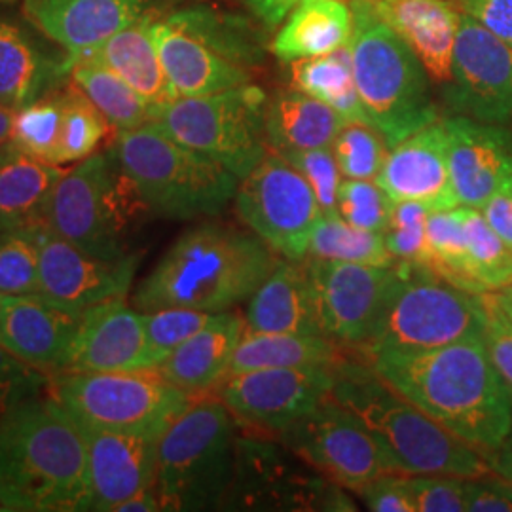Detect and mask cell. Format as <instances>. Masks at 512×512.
I'll use <instances>...</instances> for the list:
<instances>
[{"mask_svg": "<svg viewBox=\"0 0 512 512\" xmlns=\"http://www.w3.org/2000/svg\"><path fill=\"white\" fill-rule=\"evenodd\" d=\"M88 452L73 414L50 391L0 418L2 511H92Z\"/></svg>", "mask_w": 512, "mask_h": 512, "instance_id": "6da1fadb", "label": "cell"}, {"mask_svg": "<svg viewBox=\"0 0 512 512\" xmlns=\"http://www.w3.org/2000/svg\"><path fill=\"white\" fill-rule=\"evenodd\" d=\"M366 363L431 420L478 452L509 439L511 395L482 338L414 355H378Z\"/></svg>", "mask_w": 512, "mask_h": 512, "instance_id": "7a4b0ae2", "label": "cell"}, {"mask_svg": "<svg viewBox=\"0 0 512 512\" xmlns=\"http://www.w3.org/2000/svg\"><path fill=\"white\" fill-rule=\"evenodd\" d=\"M281 256L251 232L207 220L177 239L133 296L139 311L162 308L222 313L249 302Z\"/></svg>", "mask_w": 512, "mask_h": 512, "instance_id": "3957f363", "label": "cell"}, {"mask_svg": "<svg viewBox=\"0 0 512 512\" xmlns=\"http://www.w3.org/2000/svg\"><path fill=\"white\" fill-rule=\"evenodd\" d=\"M330 397L365 423L399 475H494L476 448L431 420L357 355L334 365Z\"/></svg>", "mask_w": 512, "mask_h": 512, "instance_id": "277c9868", "label": "cell"}, {"mask_svg": "<svg viewBox=\"0 0 512 512\" xmlns=\"http://www.w3.org/2000/svg\"><path fill=\"white\" fill-rule=\"evenodd\" d=\"M150 31L177 97L251 84L264 63L266 40L253 21L207 4L154 16Z\"/></svg>", "mask_w": 512, "mask_h": 512, "instance_id": "5b68a950", "label": "cell"}, {"mask_svg": "<svg viewBox=\"0 0 512 512\" xmlns=\"http://www.w3.org/2000/svg\"><path fill=\"white\" fill-rule=\"evenodd\" d=\"M349 8L355 86L370 122L393 148L440 120L433 82L372 0H351Z\"/></svg>", "mask_w": 512, "mask_h": 512, "instance_id": "8992f818", "label": "cell"}, {"mask_svg": "<svg viewBox=\"0 0 512 512\" xmlns=\"http://www.w3.org/2000/svg\"><path fill=\"white\" fill-rule=\"evenodd\" d=\"M109 152L152 215L171 220L217 217L234 202L238 177L177 143L156 122L114 131Z\"/></svg>", "mask_w": 512, "mask_h": 512, "instance_id": "52a82bcc", "label": "cell"}, {"mask_svg": "<svg viewBox=\"0 0 512 512\" xmlns=\"http://www.w3.org/2000/svg\"><path fill=\"white\" fill-rule=\"evenodd\" d=\"M239 425L219 397H196L156 444V494L162 511H222Z\"/></svg>", "mask_w": 512, "mask_h": 512, "instance_id": "ba28073f", "label": "cell"}, {"mask_svg": "<svg viewBox=\"0 0 512 512\" xmlns=\"http://www.w3.org/2000/svg\"><path fill=\"white\" fill-rule=\"evenodd\" d=\"M401 279L365 344L353 355H414L482 338V294L469 293L418 264H403Z\"/></svg>", "mask_w": 512, "mask_h": 512, "instance_id": "9c48e42d", "label": "cell"}, {"mask_svg": "<svg viewBox=\"0 0 512 512\" xmlns=\"http://www.w3.org/2000/svg\"><path fill=\"white\" fill-rule=\"evenodd\" d=\"M48 391L82 423L154 440L194 401L158 368L57 372Z\"/></svg>", "mask_w": 512, "mask_h": 512, "instance_id": "30bf717a", "label": "cell"}, {"mask_svg": "<svg viewBox=\"0 0 512 512\" xmlns=\"http://www.w3.org/2000/svg\"><path fill=\"white\" fill-rule=\"evenodd\" d=\"M139 211H147L128 177L109 154H92L65 169L46 211V228L101 258L126 256L124 236Z\"/></svg>", "mask_w": 512, "mask_h": 512, "instance_id": "8fae6325", "label": "cell"}, {"mask_svg": "<svg viewBox=\"0 0 512 512\" xmlns=\"http://www.w3.org/2000/svg\"><path fill=\"white\" fill-rule=\"evenodd\" d=\"M266 105L268 95L251 82L226 92L177 97L154 110L152 122L241 181L270 150L264 126Z\"/></svg>", "mask_w": 512, "mask_h": 512, "instance_id": "7c38bea8", "label": "cell"}, {"mask_svg": "<svg viewBox=\"0 0 512 512\" xmlns=\"http://www.w3.org/2000/svg\"><path fill=\"white\" fill-rule=\"evenodd\" d=\"M222 511H357L346 494L272 435L239 431L234 476Z\"/></svg>", "mask_w": 512, "mask_h": 512, "instance_id": "4fadbf2b", "label": "cell"}, {"mask_svg": "<svg viewBox=\"0 0 512 512\" xmlns=\"http://www.w3.org/2000/svg\"><path fill=\"white\" fill-rule=\"evenodd\" d=\"M234 209L275 255L293 260L306 256L311 230L323 215L304 175L274 150L239 181Z\"/></svg>", "mask_w": 512, "mask_h": 512, "instance_id": "5bb4252c", "label": "cell"}, {"mask_svg": "<svg viewBox=\"0 0 512 512\" xmlns=\"http://www.w3.org/2000/svg\"><path fill=\"white\" fill-rule=\"evenodd\" d=\"M277 439L317 473L351 492L395 473L365 423L330 395Z\"/></svg>", "mask_w": 512, "mask_h": 512, "instance_id": "9a60e30c", "label": "cell"}, {"mask_svg": "<svg viewBox=\"0 0 512 512\" xmlns=\"http://www.w3.org/2000/svg\"><path fill=\"white\" fill-rule=\"evenodd\" d=\"M334 365L262 368L226 376L217 397L238 421L239 429L279 437L332 391Z\"/></svg>", "mask_w": 512, "mask_h": 512, "instance_id": "2e32d148", "label": "cell"}, {"mask_svg": "<svg viewBox=\"0 0 512 512\" xmlns=\"http://www.w3.org/2000/svg\"><path fill=\"white\" fill-rule=\"evenodd\" d=\"M325 336L346 351L361 348L395 291L401 268L304 258Z\"/></svg>", "mask_w": 512, "mask_h": 512, "instance_id": "e0dca14e", "label": "cell"}, {"mask_svg": "<svg viewBox=\"0 0 512 512\" xmlns=\"http://www.w3.org/2000/svg\"><path fill=\"white\" fill-rule=\"evenodd\" d=\"M440 99L448 114L512 129L511 44L461 14L452 82Z\"/></svg>", "mask_w": 512, "mask_h": 512, "instance_id": "ac0fdd59", "label": "cell"}, {"mask_svg": "<svg viewBox=\"0 0 512 512\" xmlns=\"http://www.w3.org/2000/svg\"><path fill=\"white\" fill-rule=\"evenodd\" d=\"M29 234L37 243L40 294L44 298L82 315L93 306L128 296L139 255H90L46 226L33 228Z\"/></svg>", "mask_w": 512, "mask_h": 512, "instance_id": "d6986e66", "label": "cell"}, {"mask_svg": "<svg viewBox=\"0 0 512 512\" xmlns=\"http://www.w3.org/2000/svg\"><path fill=\"white\" fill-rule=\"evenodd\" d=\"M459 205L480 209L512 175V129L463 114L442 118Z\"/></svg>", "mask_w": 512, "mask_h": 512, "instance_id": "ffe728a7", "label": "cell"}, {"mask_svg": "<svg viewBox=\"0 0 512 512\" xmlns=\"http://www.w3.org/2000/svg\"><path fill=\"white\" fill-rule=\"evenodd\" d=\"M376 183L393 202L423 203L431 211L458 207L442 118L389 148Z\"/></svg>", "mask_w": 512, "mask_h": 512, "instance_id": "44dd1931", "label": "cell"}, {"mask_svg": "<svg viewBox=\"0 0 512 512\" xmlns=\"http://www.w3.org/2000/svg\"><path fill=\"white\" fill-rule=\"evenodd\" d=\"M80 321V313L42 294L4 296L0 344L23 363L52 376L65 370Z\"/></svg>", "mask_w": 512, "mask_h": 512, "instance_id": "7402d4cb", "label": "cell"}, {"mask_svg": "<svg viewBox=\"0 0 512 512\" xmlns=\"http://www.w3.org/2000/svg\"><path fill=\"white\" fill-rule=\"evenodd\" d=\"M152 368L148 361L143 311L114 298L82 313L63 372H112Z\"/></svg>", "mask_w": 512, "mask_h": 512, "instance_id": "603a6c76", "label": "cell"}, {"mask_svg": "<svg viewBox=\"0 0 512 512\" xmlns=\"http://www.w3.org/2000/svg\"><path fill=\"white\" fill-rule=\"evenodd\" d=\"M76 423L88 452L92 511L114 512L131 495L154 486L158 440Z\"/></svg>", "mask_w": 512, "mask_h": 512, "instance_id": "cb8c5ba5", "label": "cell"}, {"mask_svg": "<svg viewBox=\"0 0 512 512\" xmlns=\"http://www.w3.org/2000/svg\"><path fill=\"white\" fill-rule=\"evenodd\" d=\"M23 14L67 57L152 14V0H23Z\"/></svg>", "mask_w": 512, "mask_h": 512, "instance_id": "d4e9b609", "label": "cell"}, {"mask_svg": "<svg viewBox=\"0 0 512 512\" xmlns=\"http://www.w3.org/2000/svg\"><path fill=\"white\" fill-rule=\"evenodd\" d=\"M382 18L420 59L433 86L452 82L461 12L448 0H372Z\"/></svg>", "mask_w": 512, "mask_h": 512, "instance_id": "484cf974", "label": "cell"}, {"mask_svg": "<svg viewBox=\"0 0 512 512\" xmlns=\"http://www.w3.org/2000/svg\"><path fill=\"white\" fill-rule=\"evenodd\" d=\"M245 329L325 336L304 258H281L247 302Z\"/></svg>", "mask_w": 512, "mask_h": 512, "instance_id": "4316f807", "label": "cell"}, {"mask_svg": "<svg viewBox=\"0 0 512 512\" xmlns=\"http://www.w3.org/2000/svg\"><path fill=\"white\" fill-rule=\"evenodd\" d=\"M245 332V317L238 311H222L213 321L175 349L156 366L169 384L190 397H203L226 378L234 351Z\"/></svg>", "mask_w": 512, "mask_h": 512, "instance_id": "83f0119b", "label": "cell"}, {"mask_svg": "<svg viewBox=\"0 0 512 512\" xmlns=\"http://www.w3.org/2000/svg\"><path fill=\"white\" fill-rule=\"evenodd\" d=\"M152 19L154 14L114 33L92 50L67 57L69 71L76 61H95L107 67L112 73L118 74L124 82H128L129 86L152 107L154 114V110L177 99V93L165 74L158 48L154 44L150 31Z\"/></svg>", "mask_w": 512, "mask_h": 512, "instance_id": "f1b7e54d", "label": "cell"}, {"mask_svg": "<svg viewBox=\"0 0 512 512\" xmlns=\"http://www.w3.org/2000/svg\"><path fill=\"white\" fill-rule=\"evenodd\" d=\"M67 54L54 55L16 23L0 19V105L18 110L65 86Z\"/></svg>", "mask_w": 512, "mask_h": 512, "instance_id": "f546056e", "label": "cell"}, {"mask_svg": "<svg viewBox=\"0 0 512 512\" xmlns=\"http://www.w3.org/2000/svg\"><path fill=\"white\" fill-rule=\"evenodd\" d=\"M61 165L48 164L10 141L0 145V230L29 232L46 224Z\"/></svg>", "mask_w": 512, "mask_h": 512, "instance_id": "4dcf8cb0", "label": "cell"}, {"mask_svg": "<svg viewBox=\"0 0 512 512\" xmlns=\"http://www.w3.org/2000/svg\"><path fill=\"white\" fill-rule=\"evenodd\" d=\"M346 120L325 101L300 90L268 95L266 143L277 154L330 148Z\"/></svg>", "mask_w": 512, "mask_h": 512, "instance_id": "1f68e13d", "label": "cell"}, {"mask_svg": "<svg viewBox=\"0 0 512 512\" xmlns=\"http://www.w3.org/2000/svg\"><path fill=\"white\" fill-rule=\"evenodd\" d=\"M353 16L342 0H300L270 46L283 63L330 54L348 44Z\"/></svg>", "mask_w": 512, "mask_h": 512, "instance_id": "d6a6232c", "label": "cell"}, {"mask_svg": "<svg viewBox=\"0 0 512 512\" xmlns=\"http://www.w3.org/2000/svg\"><path fill=\"white\" fill-rule=\"evenodd\" d=\"M348 353L327 336L245 329L226 376L262 368L332 366L342 361Z\"/></svg>", "mask_w": 512, "mask_h": 512, "instance_id": "836d02e7", "label": "cell"}, {"mask_svg": "<svg viewBox=\"0 0 512 512\" xmlns=\"http://www.w3.org/2000/svg\"><path fill=\"white\" fill-rule=\"evenodd\" d=\"M289 65L294 90L325 101L346 122H370L355 86L349 42L330 54L296 59Z\"/></svg>", "mask_w": 512, "mask_h": 512, "instance_id": "e575fe53", "label": "cell"}, {"mask_svg": "<svg viewBox=\"0 0 512 512\" xmlns=\"http://www.w3.org/2000/svg\"><path fill=\"white\" fill-rule=\"evenodd\" d=\"M69 80L92 101L114 131L141 128L152 122V107L107 67L95 61H76Z\"/></svg>", "mask_w": 512, "mask_h": 512, "instance_id": "d590c367", "label": "cell"}, {"mask_svg": "<svg viewBox=\"0 0 512 512\" xmlns=\"http://www.w3.org/2000/svg\"><path fill=\"white\" fill-rule=\"evenodd\" d=\"M423 268L463 291L486 293L471 272L461 205L429 213L425 222Z\"/></svg>", "mask_w": 512, "mask_h": 512, "instance_id": "8d00e7d4", "label": "cell"}, {"mask_svg": "<svg viewBox=\"0 0 512 512\" xmlns=\"http://www.w3.org/2000/svg\"><path fill=\"white\" fill-rule=\"evenodd\" d=\"M304 258L327 262H351L368 266H395L397 260L385 245L384 234L351 226L338 213L321 215L311 230Z\"/></svg>", "mask_w": 512, "mask_h": 512, "instance_id": "74e56055", "label": "cell"}, {"mask_svg": "<svg viewBox=\"0 0 512 512\" xmlns=\"http://www.w3.org/2000/svg\"><path fill=\"white\" fill-rule=\"evenodd\" d=\"M63 126L55 156V165L78 164L103 143L109 133L107 118L95 109L92 101L74 84L67 82L63 88Z\"/></svg>", "mask_w": 512, "mask_h": 512, "instance_id": "f35d334b", "label": "cell"}, {"mask_svg": "<svg viewBox=\"0 0 512 512\" xmlns=\"http://www.w3.org/2000/svg\"><path fill=\"white\" fill-rule=\"evenodd\" d=\"M473 277L488 293L512 285V249L495 234L480 209L461 205Z\"/></svg>", "mask_w": 512, "mask_h": 512, "instance_id": "ab89813d", "label": "cell"}, {"mask_svg": "<svg viewBox=\"0 0 512 512\" xmlns=\"http://www.w3.org/2000/svg\"><path fill=\"white\" fill-rule=\"evenodd\" d=\"M61 88L21 109L14 110L12 131L8 139L23 152L54 165L63 126Z\"/></svg>", "mask_w": 512, "mask_h": 512, "instance_id": "60d3db41", "label": "cell"}, {"mask_svg": "<svg viewBox=\"0 0 512 512\" xmlns=\"http://www.w3.org/2000/svg\"><path fill=\"white\" fill-rule=\"evenodd\" d=\"M332 152L344 179L376 181L389 145L372 122H346L332 143Z\"/></svg>", "mask_w": 512, "mask_h": 512, "instance_id": "b9f144b4", "label": "cell"}, {"mask_svg": "<svg viewBox=\"0 0 512 512\" xmlns=\"http://www.w3.org/2000/svg\"><path fill=\"white\" fill-rule=\"evenodd\" d=\"M215 315L217 313L190 308L143 311L150 366L162 365L175 349L181 348L186 340L207 327Z\"/></svg>", "mask_w": 512, "mask_h": 512, "instance_id": "7bdbcfd3", "label": "cell"}, {"mask_svg": "<svg viewBox=\"0 0 512 512\" xmlns=\"http://www.w3.org/2000/svg\"><path fill=\"white\" fill-rule=\"evenodd\" d=\"M0 294H40L37 243L29 232L0 230Z\"/></svg>", "mask_w": 512, "mask_h": 512, "instance_id": "ee69618b", "label": "cell"}, {"mask_svg": "<svg viewBox=\"0 0 512 512\" xmlns=\"http://www.w3.org/2000/svg\"><path fill=\"white\" fill-rule=\"evenodd\" d=\"M393 200L376 181L344 179L338 192V215L355 228L385 234L391 222Z\"/></svg>", "mask_w": 512, "mask_h": 512, "instance_id": "f6af8a7d", "label": "cell"}, {"mask_svg": "<svg viewBox=\"0 0 512 512\" xmlns=\"http://www.w3.org/2000/svg\"><path fill=\"white\" fill-rule=\"evenodd\" d=\"M431 209L418 202H395L391 222L384 234L385 245L397 262H425V222Z\"/></svg>", "mask_w": 512, "mask_h": 512, "instance_id": "bcb514c9", "label": "cell"}, {"mask_svg": "<svg viewBox=\"0 0 512 512\" xmlns=\"http://www.w3.org/2000/svg\"><path fill=\"white\" fill-rule=\"evenodd\" d=\"M281 156H285L304 175L323 215L338 213V192L344 175L338 167L332 148H315Z\"/></svg>", "mask_w": 512, "mask_h": 512, "instance_id": "7dc6e473", "label": "cell"}, {"mask_svg": "<svg viewBox=\"0 0 512 512\" xmlns=\"http://www.w3.org/2000/svg\"><path fill=\"white\" fill-rule=\"evenodd\" d=\"M50 376L23 363L0 344V418L19 403L48 391Z\"/></svg>", "mask_w": 512, "mask_h": 512, "instance_id": "c3c4849f", "label": "cell"}, {"mask_svg": "<svg viewBox=\"0 0 512 512\" xmlns=\"http://www.w3.org/2000/svg\"><path fill=\"white\" fill-rule=\"evenodd\" d=\"M408 484L418 512H465V478L410 475Z\"/></svg>", "mask_w": 512, "mask_h": 512, "instance_id": "681fc988", "label": "cell"}, {"mask_svg": "<svg viewBox=\"0 0 512 512\" xmlns=\"http://www.w3.org/2000/svg\"><path fill=\"white\" fill-rule=\"evenodd\" d=\"M359 495L368 511L374 512H418L408 484V475L389 473L378 476L359 488Z\"/></svg>", "mask_w": 512, "mask_h": 512, "instance_id": "f907efd6", "label": "cell"}, {"mask_svg": "<svg viewBox=\"0 0 512 512\" xmlns=\"http://www.w3.org/2000/svg\"><path fill=\"white\" fill-rule=\"evenodd\" d=\"M482 302L486 310L482 342L486 346L495 372L499 374L501 382L512 399V325L484 298V294H482Z\"/></svg>", "mask_w": 512, "mask_h": 512, "instance_id": "816d5d0a", "label": "cell"}, {"mask_svg": "<svg viewBox=\"0 0 512 512\" xmlns=\"http://www.w3.org/2000/svg\"><path fill=\"white\" fill-rule=\"evenodd\" d=\"M465 511L512 512V488L495 475L465 478Z\"/></svg>", "mask_w": 512, "mask_h": 512, "instance_id": "f5cc1de1", "label": "cell"}, {"mask_svg": "<svg viewBox=\"0 0 512 512\" xmlns=\"http://www.w3.org/2000/svg\"><path fill=\"white\" fill-rule=\"evenodd\" d=\"M459 12L512 46V0H454Z\"/></svg>", "mask_w": 512, "mask_h": 512, "instance_id": "db71d44e", "label": "cell"}, {"mask_svg": "<svg viewBox=\"0 0 512 512\" xmlns=\"http://www.w3.org/2000/svg\"><path fill=\"white\" fill-rule=\"evenodd\" d=\"M480 213L495 234L512 249V175L480 207Z\"/></svg>", "mask_w": 512, "mask_h": 512, "instance_id": "11a10c76", "label": "cell"}, {"mask_svg": "<svg viewBox=\"0 0 512 512\" xmlns=\"http://www.w3.org/2000/svg\"><path fill=\"white\" fill-rule=\"evenodd\" d=\"M256 19H260L268 29L283 23L300 0H247Z\"/></svg>", "mask_w": 512, "mask_h": 512, "instance_id": "9f6ffc18", "label": "cell"}, {"mask_svg": "<svg viewBox=\"0 0 512 512\" xmlns=\"http://www.w3.org/2000/svg\"><path fill=\"white\" fill-rule=\"evenodd\" d=\"M482 458L490 465L492 473L503 482H507L512 488V448L503 442L501 446L492 448V450H482Z\"/></svg>", "mask_w": 512, "mask_h": 512, "instance_id": "6f0895ef", "label": "cell"}, {"mask_svg": "<svg viewBox=\"0 0 512 512\" xmlns=\"http://www.w3.org/2000/svg\"><path fill=\"white\" fill-rule=\"evenodd\" d=\"M162 511L160 497L156 494V488H147L139 494L131 495L124 503L118 505L114 512H156Z\"/></svg>", "mask_w": 512, "mask_h": 512, "instance_id": "680465c9", "label": "cell"}, {"mask_svg": "<svg viewBox=\"0 0 512 512\" xmlns=\"http://www.w3.org/2000/svg\"><path fill=\"white\" fill-rule=\"evenodd\" d=\"M484 298L512 325V285L484 293Z\"/></svg>", "mask_w": 512, "mask_h": 512, "instance_id": "91938a15", "label": "cell"}, {"mask_svg": "<svg viewBox=\"0 0 512 512\" xmlns=\"http://www.w3.org/2000/svg\"><path fill=\"white\" fill-rule=\"evenodd\" d=\"M12 120H14V110L6 109V107L0 105V145L8 143V139H10Z\"/></svg>", "mask_w": 512, "mask_h": 512, "instance_id": "94428289", "label": "cell"}, {"mask_svg": "<svg viewBox=\"0 0 512 512\" xmlns=\"http://www.w3.org/2000/svg\"><path fill=\"white\" fill-rule=\"evenodd\" d=\"M2 315H4V296L0 294V332H2Z\"/></svg>", "mask_w": 512, "mask_h": 512, "instance_id": "6125c7cd", "label": "cell"}, {"mask_svg": "<svg viewBox=\"0 0 512 512\" xmlns=\"http://www.w3.org/2000/svg\"><path fill=\"white\" fill-rule=\"evenodd\" d=\"M14 2H18V0H0V4H14Z\"/></svg>", "mask_w": 512, "mask_h": 512, "instance_id": "be15d7a7", "label": "cell"}, {"mask_svg": "<svg viewBox=\"0 0 512 512\" xmlns=\"http://www.w3.org/2000/svg\"><path fill=\"white\" fill-rule=\"evenodd\" d=\"M505 442H507V444H509V446H511V448H512V431H511V435H509V439L505 440Z\"/></svg>", "mask_w": 512, "mask_h": 512, "instance_id": "e7e4bbea", "label": "cell"}, {"mask_svg": "<svg viewBox=\"0 0 512 512\" xmlns=\"http://www.w3.org/2000/svg\"><path fill=\"white\" fill-rule=\"evenodd\" d=\"M0 511H2V505H0Z\"/></svg>", "mask_w": 512, "mask_h": 512, "instance_id": "03108f58", "label": "cell"}]
</instances>
